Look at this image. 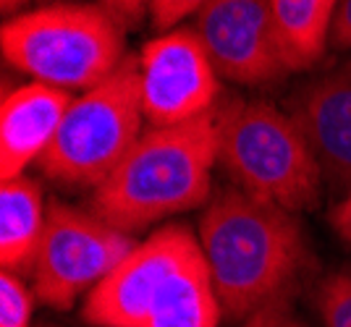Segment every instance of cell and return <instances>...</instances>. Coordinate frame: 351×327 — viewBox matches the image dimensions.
I'll use <instances>...</instances> for the list:
<instances>
[{
    "mask_svg": "<svg viewBox=\"0 0 351 327\" xmlns=\"http://www.w3.org/2000/svg\"><path fill=\"white\" fill-rule=\"evenodd\" d=\"M199 244L220 309L231 319H247L267 301L293 293L309 259L296 215L236 186L207 202Z\"/></svg>",
    "mask_w": 351,
    "mask_h": 327,
    "instance_id": "6da1fadb",
    "label": "cell"
},
{
    "mask_svg": "<svg viewBox=\"0 0 351 327\" xmlns=\"http://www.w3.org/2000/svg\"><path fill=\"white\" fill-rule=\"evenodd\" d=\"M220 312L202 244L184 225L136 244L82 309L95 327H218Z\"/></svg>",
    "mask_w": 351,
    "mask_h": 327,
    "instance_id": "7a4b0ae2",
    "label": "cell"
},
{
    "mask_svg": "<svg viewBox=\"0 0 351 327\" xmlns=\"http://www.w3.org/2000/svg\"><path fill=\"white\" fill-rule=\"evenodd\" d=\"M218 163V107L178 126H149L95 189V215L126 233L199 207Z\"/></svg>",
    "mask_w": 351,
    "mask_h": 327,
    "instance_id": "3957f363",
    "label": "cell"
},
{
    "mask_svg": "<svg viewBox=\"0 0 351 327\" xmlns=\"http://www.w3.org/2000/svg\"><path fill=\"white\" fill-rule=\"evenodd\" d=\"M218 163L236 189L289 212L320 202L322 165L293 116L265 100L218 105Z\"/></svg>",
    "mask_w": 351,
    "mask_h": 327,
    "instance_id": "277c9868",
    "label": "cell"
},
{
    "mask_svg": "<svg viewBox=\"0 0 351 327\" xmlns=\"http://www.w3.org/2000/svg\"><path fill=\"white\" fill-rule=\"evenodd\" d=\"M3 55L16 71L58 90L87 92L123 63V24L105 5L53 3L3 24Z\"/></svg>",
    "mask_w": 351,
    "mask_h": 327,
    "instance_id": "5b68a950",
    "label": "cell"
},
{
    "mask_svg": "<svg viewBox=\"0 0 351 327\" xmlns=\"http://www.w3.org/2000/svg\"><path fill=\"white\" fill-rule=\"evenodd\" d=\"M139 60H123L97 87L73 97L40 168L71 186L97 189L129 155L142 131Z\"/></svg>",
    "mask_w": 351,
    "mask_h": 327,
    "instance_id": "8992f818",
    "label": "cell"
},
{
    "mask_svg": "<svg viewBox=\"0 0 351 327\" xmlns=\"http://www.w3.org/2000/svg\"><path fill=\"white\" fill-rule=\"evenodd\" d=\"M132 233L95 212L50 202L47 223L32 267L34 293L53 309H71L134 252Z\"/></svg>",
    "mask_w": 351,
    "mask_h": 327,
    "instance_id": "52a82bcc",
    "label": "cell"
},
{
    "mask_svg": "<svg viewBox=\"0 0 351 327\" xmlns=\"http://www.w3.org/2000/svg\"><path fill=\"white\" fill-rule=\"evenodd\" d=\"M220 76L194 29L162 31L139 55V97L155 129L178 126L218 107Z\"/></svg>",
    "mask_w": 351,
    "mask_h": 327,
    "instance_id": "ba28073f",
    "label": "cell"
},
{
    "mask_svg": "<svg viewBox=\"0 0 351 327\" xmlns=\"http://www.w3.org/2000/svg\"><path fill=\"white\" fill-rule=\"evenodd\" d=\"M194 31L205 42L220 79L265 87L291 74L270 0H207Z\"/></svg>",
    "mask_w": 351,
    "mask_h": 327,
    "instance_id": "9c48e42d",
    "label": "cell"
},
{
    "mask_svg": "<svg viewBox=\"0 0 351 327\" xmlns=\"http://www.w3.org/2000/svg\"><path fill=\"white\" fill-rule=\"evenodd\" d=\"M73 97L66 90L29 81L3 97L0 107V176H24L27 165L40 163L53 147Z\"/></svg>",
    "mask_w": 351,
    "mask_h": 327,
    "instance_id": "30bf717a",
    "label": "cell"
},
{
    "mask_svg": "<svg viewBox=\"0 0 351 327\" xmlns=\"http://www.w3.org/2000/svg\"><path fill=\"white\" fill-rule=\"evenodd\" d=\"M291 116L302 126L322 170L351 183V60L299 92Z\"/></svg>",
    "mask_w": 351,
    "mask_h": 327,
    "instance_id": "8fae6325",
    "label": "cell"
},
{
    "mask_svg": "<svg viewBox=\"0 0 351 327\" xmlns=\"http://www.w3.org/2000/svg\"><path fill=\"white\" fill-rule=\"evenodd\" d=\"M47 223L43 189L37 181L19 176L3 181L0 189V265L8 272L34 267L37 249Z\"/></svg>",
    "mask_w": 351,
    "mask_h": 327,
    "instance_id": "7c38bea8",
    "label": "cell"
},
{
    "mask_svg": "<svg viewBox=\"0 0 351 327\" xmlns=\"http://www.w3.org/2000/svg\"><path fill=\"white\" fill-rule=\"evenodd\" d=\"M341 0H270L289 71H304L322 58Z\"/></svg>",
    "mask_w": 351,
    "mask_h": 327,
    "instance_id": "4fadbf2b",
    "label": "cell"
},
{
    "mask_svg": "<svg viewBox=\"0 0 351 327\" xmlns=\"http://www.w3.org/2000/svg\"><path fill=\"white\" fill-rule=\"evenodd\" d=\"M32 291L24 285L21 275L3 270L0 272V327L32 325Z\"/></svg>",
    "mask_w": 351,
    "mask_h": 327,
    "instance_id": "5bb4252c",
    "label": "cell"
},
{
    "mask_svg": "<svg viewBox=\"0 0 351 327\" xmlns=\"http://www.w3.org/2000/svg\"><path fill=\"white\" fill-rule=\"evenodd\" d=\"M320 317L325 327H351V272H333L320 285Z\"/></svg>",
    "mask_w": 351,
    "mask_h": 327,
    "instance_id": "9a60e30c",
    "label": "cell"
},
{
    "mask_svg": "<svg viewBox=\"0 0 351 327\" xmlns=\"http://www.w3.org/2000/svg\"><path fill=\"white\" fill-rule=\"evenodd\" d=\"M207 0H149L147 14L152 18V27L158 31H165L184 21L186 16H197L205 8Z\"/></svg>",
    "mask_w": 351,
    "mask_h": 327,
    "instance_id": "2e32d148",
    "label": "cell"
},
{
    "mask_svg": "<svg viewBox=\"0 0 351 327\" xmlns=\"http://www.w3.org/2000/svg\"><path fill=\"white\" fill-rule=\"evenodd\" d=\"M244 327H304V325L293 314L291 293H283V296L267 301L254 314H249Z\"/></svg>",
    "mask_w": 351,
    "mask_h": 327,
    "instance_id": "e0dca14e",
    "label": "cell"
},
{
    "mask_svg": "<svg viewBox=\"0 0 351 327\" xmlns=\"http://www.w3.org/2000/svg\"><path fill=\"white\" fill-rule=\"evenodd\" d=\"M100 5H105L121 24H136L149 8V0H100Z\"/></svg>",
    "mask_w": 351,
    "mask_h": 327,
    "instance_id": "ac0fdd59",
    "label": "cell"
},
{
    "mask_svg": "<svg viewBox=\"0 0 351 327\" xmlns=\"http://www.w3.org/2000/svg\"><path fill=\"white\" fill-rule=\"evenodd\" d=\"M330 42H333L336 47L351 50V0H341V5H338Z\"/></svg>",
    "mask_w": 351,
    "mask_h": 327,
    "instance_id": "d6986e66",
    "label": "cell"
},
{
    "mask_svg": "<svg viewBox=\"0 0 351 327\" xmlns=\"http://www.w3.org/2000/svg\"><path fill=\"white\" fill-rule=\"evenodd\" d=\"M330 225H333V231L338 233V238L346 241L351 246V192L333 207V212H330Z\"/></svg>",
    "mask_w": 351,
    "mask_h": 327,
    "instance_id": "ffe728a7",
    "label": "cell"
},
{
    "mask_svg": "<svg viewBox=\"0 0 351 327\" xmlns=\"http://www.w3.org/2000/svg\"><path fill=\"white\" fill-rule=\"evenodd\" d=\"M24 3H27V0H0V5H3V11H5V14H14V11H19Z\"/></svg>",
    "mask_w": 351,
    "mask_h": 327,
    "instance_id": "44dd1931",
    "label": "cell"
}]
</instances>
